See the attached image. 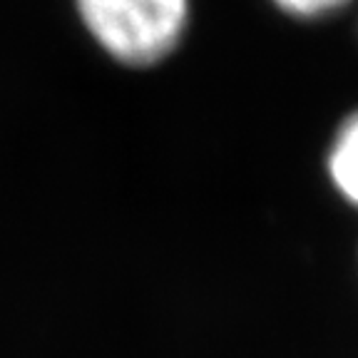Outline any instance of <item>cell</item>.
I'll list each match as a JSON object with an SVG mask.
<instances>
[{
	"label": "cell",
	"mask_w": 358,
	"mask_h": 358,
	"mask_svg": "<svg viewBox=\"0 0 358 358\" xmlns=\"http://www.w3.org/2000/svg\"><path fill=\"white\" fill-rule=\"evenodd\" d=\"M324 167L336 194L358 212V107L336 124L326 147Z\"/></svg>",
	"instance_id": "obj_2"
},
{
	"label": "cell",
	"mask_w": 358,
	"mask_h": 358,
	"mask_svg": "<svg viewBox=\"0 0 358 358\" xmlns=\"http://www.w3.org/2000/svg\"><path fill=\"white\" fill-rule=\"evenodd\" d=\"M268 3L294 20H326L351 8L356 0H268Z\"/></svg>",
	"instance_id": "obj_3"
},
{
	"label": "cell",
	"mask_w": 358,
	"mask_h": 358,
	"mask_svg": "<svg viewBox=\"0 0 358 358\" xmlns=\"http://www.w3.org/2000/svg\"><path fill=\"white\" fill-rule=\"evenodd\" d=\"M73 8L87 38L132 70L172 57L192 22V0H73Z\"/></svg>",
	"instance_id": "obj_1"
}]
</instances>
